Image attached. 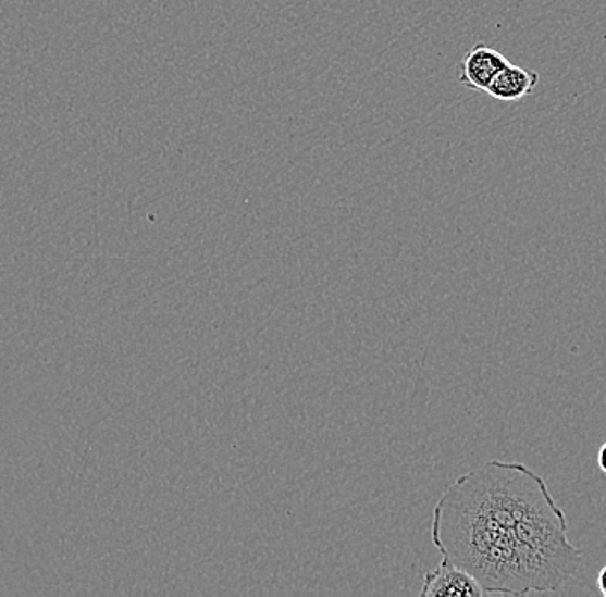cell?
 I'll use <instances>...</instances> for the list:
<instances>
[{"label": "cell", "instance_id": "cell-4", "mask_svg": "<svg viewBox=\"0 0 606 597\" xmlns=\"http://www.w3.org/2000/svg\"><path fill=\"white\" fill-rule=\"evenodd\" d=\"M540 82V75L525 67L516 66L508 62L491 83L486 94L499 102H517L531 96Z\"/></svg>", "mask_w": 606, "mask_h": 597}, {"label": "cell", "instance_id": "cell-1", "mask_svg": "<svg viewBox=\"0 0 606 597\" xmlns=\"http://www.w3.org/2000/svg\"><path fill=\"white\" fill-rule=\"evenodd\" d=\"M545 478L524 463L491 460L437 499L431 537L443 560L490 594L555 593L578 575L582 551Z\"/></svg>", "mask_w": 606, "mask_h": 597}, {"label": "cell", "instance_id": "cell-5", "mask_svg": "<svg viewBox=\"0 0 606 597\" xmlns=\"http://www.w3.org/2000/svg\"><path fill=\"white\" fill-rule=\"evenodd\" d=\"M598 589L606 597V563L603 564V569L598 573Z\"/></svg>", "mask_w": 606, "mask_h": 597}, {"label": "cell", "instance_id": "cell-2", "mask_svg": "<svg viewBox=\"0 0 606 597\" xmlns=\"http://www.w3.org/2000/svg\"><path fill=\"white\" fill-rule=\"evenodd\" d=\"M422 597H483V585L474 575L450 561L443 560L436 569L425 573Z\"/></svg>", "mask_w": 606, "mask_h": 597}, {"label": "cell", "instance_id": "cell-3", "mask_svg": "<svg viewBox=\"0 0 606 597\" xmlns=\"http://www.w3.org/2000/svg\"><path fill=\"white\" fill-rule=\"evenodd\" d=\"M507 64L508 59L499 54L498 50L478 43L463 58L460 83L470 90L487 91L493 79Z\"/></svg>", "mask_w": 606, "mask_h": 597}, {"label": "cell", "instance_id": "cell-6", "mask_svg": "<svg viewBox=\"0 0 606 597\" xmlns=\"http://www.w3.org/2000/svg\"><path fill=\"white\" fill-rule=\"evenodd\" d=\"M598 465L602 469L603 474L606 475V441L603 443L602 448L598 451Z\"/></svg>", "mask_w": 606, "mask_h": 597}]
</instances>
